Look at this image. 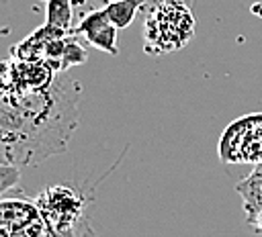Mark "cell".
Instances as JSON below:
<instances>
[{
	"instance_id": "6da1fadb",
	"label": "cell",
	"mask_w": 262,
	"mask_h": 237,
	"mask_svg": "<svg viewBox=\"0 0 262 237\" xmlns=\"http://www.w3.org/2000/svg\"><path fill=\"white\" fill-rule=\"evenodd\" d=\"M80 96V84L63 72L41 90L0 86V163L27 168L66 151Z\"/></svg>"
},
{
	"instance_id": "7a4b0ae2",
	"label": "cell",
	"mask_w": 262,
	"mask_h": 237,
	"mask_svg": "<svg viewBox=\"0 0 262 237\" xmlns=\"http://www.w3.org/2000/svg\"><path fill=\"white\" fill-rule=\"evenodd\" d=\"M194 33L190 0H154L143 22V49L162 55L182 49Z\"/></svg>"
},
{
	"instance_id": "3957f363",
	"label": "cell",
	"mask_w": 262,
	"mask_h": 237,
	"mask_svg": "<svg viewBox=\"0 0 262 237\" xmlns=\"http://www.w3.org/2000/svg\"><path fill=\"white\" fill-rule=\"evenodd\" d=\"M223 163H262V112H250L231 121L217 145Z\"/></svg>"
},
{
	"instance_id": "277c9868",
	"label": "cell",
	"mask_w": 262,
	"mask_h": 237,
	"mask_svg": "<svg viewBox=\"0 0 262 237\" xmlns=\"http://www.w3.org/2000/svg\"><path fill=\"white\" fill-rule=\"evenodd\" d=\"M78 37H84L92 47L108 53V55H117L119 53V45H117V27L115 22L108 18L104 8H96L86 12L78 27L72 29Z\"/></svg>"
},
{
	"instance_id": "5b68a950",
	"label": "cell",
	"mask_w": 262,
	"mask_h": 237,
	"mask_svg": "<svg viewBox=\"0 0 262 237\" xmlns=\"http://www.w3.org/2000/svg\"><path fill=\"white\" fill-rule=\"evenodd\" d=\"M246 217H252L262 210V163H256L254 170L235 186Z\"/></svg>"
},
{
	"instance_id": "8992f818",
	"label": "cell",
	"mask_w": 262,
	"mask_h": 237,
	"mask_svg": "<svg viewBox=\"0 0 262 237\" xmlns=\"http://www.w3.org/2000/svg\"><path fill=\"white\" fill-rule=\"evenodd\" d=\"M145 4V0H115L111 4L104 6L108 18L115 22L117 29H125L131 25L133 16L137 14V10Z\"/></svg>"
},
{
	"instance_id": "52a82bcc",
	"label": "cell",
	"mask_w": 262,
	"mask_h": 237,
	"mask_svg": "<svg viewBox=\"0 0 262 237\" xmlns=\"http://www.w3.org/2000/svg\"><path fill=\"white\" fill-rule=\"evenodd\" d=\"M72 0H47L45 6V22L63 31H70L72 25Z\"/></svg>"
},
{
	"instance_id": "ba28073f",
	"label": "cell",
	"mask_w": 262,
	"mask_h": 237,
	"mask_svg": "<svg viewBox=\"0 0 262 237\" xmlns=\"http://www.w3.org/2000/svg\"><path fill=\"white\" fill-rule=\"evenodd\" d=\"M86 49L82 47V43L78 41V35L74 31H70L68 35V43H66V53H63V61H61V72H68L72 65H80L84 63L86 57Z\"/></svg>"
},
{
	"instance_id": "9c48e42d",
	"label": "cell",
	"mask_w": 262,
	"mask_h": 237,
	"mask_svg": "<svg viewBox=\"0 0 262 237\" xmlns=\"http://www.w3.org/2000/svg\"><path fill=\"white\" fill-rule=\"evenodd\" d=\"M72 2H74V6L80 10V14L84 16L86 12L96 10V6H106V4H111V2H115V0H72Z\"/></svg>"
},
{
	"instance_id": "30bf717a",
	"label": "cell",
	"mask_w": 262,
	"mask_h": 237,
	"mask_svg": "<svg viewBox=\"0 0 262 237\" xmlns=\"http://www.w3.org/2000/svg\"><path fill=\"white\" fill-rule=\"evenodd\" d=\"M246 223H248V227L256 235H262V210L256 212V215H252V217H246Z\"/></svg>"
}]
</instances>
